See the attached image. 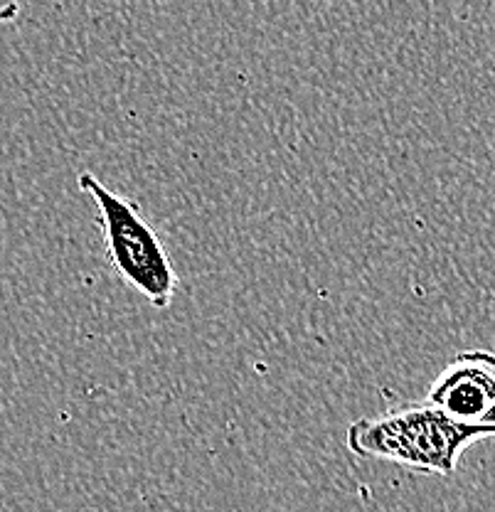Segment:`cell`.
<instances>
[{
	"label": "cell",
	"instance_id": "cell-1",
	"mask_svg": "<svg viewBox=\"0 0 495 512\" xmlns=\"http://www.w3.org/2000/svg\"><path fill=\"white\" fill-rule=\"evenodd\" d=\"M491 436L495 424H466L424 402L353 421L345 444L358 456L397 463L414 473L451 476L461 453Z\"/></svg>",
	"mask_w": 495,
	"mask_h": 512
},
{
	"label": "cell",
	"instance_id": "cell-2",
	"mask_svg": "<svg viewBox=\"0 0 495 512\" xmlns=\"http://www.w3.org/2000/svg\"><path fill=\"white\" fill-rule=\"evenodd\" d=\"M77 185L92 197L99 210L106 264L153 308H168L180 284L178 271L161 234L143 217L138 202L106 188L89 170L79 173Z\"/></svg>",
	"mask_w": 495,
	"mask_h": 512
},
{
	"label": "cell",
	"instance_id": "cell-3",
	"mask_svg": "<svg viewBox=\"0 0 495 512\" xmlns=\"http://www.w3.org/2000/svg\"><path fill=\"white\" fill-rule=\"evenodd\" d=\"M427 404L466 424H488L495 412V352H459L429 387Z\"/></svg>",
	"mask_w": 495,
	"mask_h": 512
},
{
	"label": "cell",
	"instance_id": "cell-4",
	"mask_svg": "<svg viewBox=\"0 0 495 512\" xmlns=\"http://www.w3.org/2000/svg\"><path fill=\"white\" fill-rule=\"evenodd\" d=\"M18 5L15 3H8V5H0V23H10V20H15V15H18Z\"/></svg>",
	"mask_w": 495,
	"mask_h": 512
}]
</instances>
